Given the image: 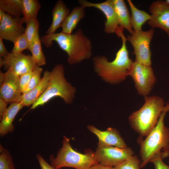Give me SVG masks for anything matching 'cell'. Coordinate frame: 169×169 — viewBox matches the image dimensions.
<instances>
[{
    "label": "cell",
    "mask_w": 169,
    "mask_h": 169,
    "mask_svg": "<svg viewBox=\"0 0 169 169\" xmlns=\"http://www.w3.org/2000/svg\"><path fill=\"white\" fill-rule=\"evenodd\" d=\"M133 79L139 95L148 96L156 82V78L151 66L134 61L130 75Z\"/></svg>",
    "instance_id": "obj_8"
},
{
    "label": "cell",
    "mask_w": 169,
    "mask_h": 169,
    "mask_svg": "<svg viewBox=\"0 0 169 169\" xmlns=\"http://www.w3.org/2000/svg\"><path fill=\"white\" fill-rule=\"evenodd\" d=\"M47 48L56 42L60 48L68 54L67 60L69 64L78 63L90 59L92 55V46L90 40L85 35L82 30L79 29L74 34H67L61 32L45 34L40 38Z\"/></svg>",
    "instance_id": "obj_2"
},
{
    "label": "cell",
    "mask_w": 169,
    "mask_h": 169,
    "mask_svg": "<svg viewBox=\"0 0 169 169\" xmlns=\"http://www.w3.org/2000/svg\"><path fill=\"white\" fill-rule=\"evenodd\" d=\"M141 161L136 156H133L121 164L114 167V169H140Z\"/></svg>",
    "instance_id": "obj_29"
},
{
    "label": "cell",
    "mask_w": 169,
    "mask_h": 169,
    "mask_svg": "<svg viewBox=\"0 0 169 169\" xmlns=\"http://www.w3.org/2000/svg\"><path fill=\"white\" fill-rule=\"evenodd\" d=\"M0 9L13 17L23 14L22 0H0Z\"/></svg>",
    "instance_id": "obj_23"
},
{
    "label": "cell",
    "mask_w": 169,
    "mask_h": 169,
    "mask_svg": "<svg viewBox=\"0 0 169 169\" xmlns=\"http://www.w3.org/2000/svg\"><path fill=\"white\" fill-rule=\"evenodd\" d=\"M24 23L23 17H12L4 12L0 20V38L13 43L25 33Z\"/></svg>",
    "instance_id": "obj_13"
},
{
    "label": "cell",
    "mask_w": 169,
    "mask_h": 169,
    "mask_svg": "<svg viewBox=\"0 0 169 169\" xmlns=\"http://www.w3.org/2000/svg\"><path fill=\"white\" fill-rule=\"evenodd\" d=\"M84 8L80 6L73 8L60 26L62 28V33L67 34H72L80 20L84 17Z\"/></svg>",
    "instance_id": "obj_19"
},
{
    "label": "cell",
    "mask_w": 169,
    "mask_h": 169,
    "mask_svg": "<svg viewBox=\"0 0 169 169\" xmlns=\"http://www.w3.org/2000/svg\"><path fill=\"white\" fill-rule=\"evenodd\" d=\"M23 107L20 102H14L11 103L8 108L0 123V135L2 137L14 131L13 121L18 113Z\"/></svg>",
    "instance_id": "obj_17"
},
{
    "label": "cell",
    "mask_w": 169,
    "mask_h": 169,
    "mask_svg": "<svg viewBox=\"0 0 169 169\" xmlns=\"http://www.w3.org/2000/svg\"><path fill=\"white\" fill-rule=\"evenodd\" d=\"M163 159L161 156H158L152 159L150 162L153 164L155 169H169V166L164 163Z\"/></svg>",
    "instance_id": "obj_31"
},
{
    "label": "cell",
    "mask_w": 169,
    "mask_h": 169,
    "mask_svg": "<svg viewBox=\"0 0 169 169\" xmlns=\"http://www.w3.org/2000/svg\"><path fill=\"white\" fill-rule=\"evenodd\" d=\"M94 153L99 163L112 167L123 162L134 154L133 151L129 147L119 148L112 146L97 147Z\"/></svg>",
    "instance_id": "obj_9"
},
{
    "label": "cell",
    "mask_w": 169,
    "mask_h": 169,
    "mask_svg": "<svg viewBox=\"0 0 169 169\" xmlns=\"http://www.w3.org/2000/svg\"><path fill=\"white\" fill-rule=\"evenodd\" d=\"M7 103L1 98H0V119L1 120L5 114L8 108Z\"/></svg>",
    "instance_id": "obj_33"
},
{
    "label": "cell",
    "mask_w": 169,
    "mask_h": 169,
    "mask_svg": "<svg viewBox=\"0 0 169 169\" xmlns=\"http://www.w3.org/2000/svg\"><path fill=\"white\" fill-rule=\"evenodd\" d=\"M23 17L26 23L30 20L36 19L41 5L38 0H22Z\"/></svg>",
    "instance_id": "obj_22"
},
{
    "label": "cell",
    "mask_w": 169,
    "mask_h": 169,
    "mask_svg": "<svg viewBox=\"0 0 169 169\" xmlns=\"http://www.w3.org/2000/svg\"><path fill=\"white\" fill-rule=\"evenodd\" d=\"M144 99L142 107L129 117L131 127L141 136H146L155 126L165 107L164 99L161 97L146 96Z\"/></svg>",
    "instance_id": "obj_4"
},
{
    "label": "cell",
    "mask_w": 169,
    "mask_h": 169,
    "mask_svg": "<svg viewBox=\"0 0 169 169\" xmlns=\"http://www.w3.org/2000/svg\"><path fill=\"white\" fill-rule=\"evenodd\" d=\"M75 88L65 78L63 65H56L50 72L47 87L45 91L31 106L34 109L56 97L62 98L67 104H71L74 97Z\"/></svg>",
    "instance_id": "obj_5"
},
{
    "label": "cell",
    "mask_w": 169,
    "mask_h": 169,
    "mask_svg": "<svg viewBox=\"0 0 169 169\" xmlns=\"http://www.w3.org/2000/svg\"><path fill=\"white\" fill-rule=\"evenodd\" d=\"M41 41L38 32L37 33L33 45L30 51L36 65L38 66L46 64V59L43 52Z\"/></svg>",
    "instance_id": "obj_24"
},
{
    "label": "cell",
    "mask_w": 169,
    "mask_h": 169,
    "mask_svg": "<svg viewBox=\"0 0 169 169\" xmlns=\"http://www.w3.org/2000/svg\"><path fill=\"white\" fill-rule=\"evenodd\" d=\"M41 169H55L50 165H49L39 154L36 155Z\"/></svg>",
    "instance_id": "obj_32"
},
{
    "label": "cell",
    "mask_w": 169,
    "mask_h": 169,
    "mask_svg": "<svg viewBox=\"0 0 169 169\" xmlns=\"http://www.w3.org/2000/svg\"><path fill=\"white\" fill-rule=\"evenodd\" d=\"M123 31L119 29L115 33L121 38L122 44L113 61H109L105 56L102 55L95 56L93 59L95 72L102 80L112 84H118L129 76L134 62L129 57L126 45L127 40Z\"/></svg>",
    "instance_id": "obj_1"
},
{
    "label": "cell",
    "mask_w": 169,
    "mask_h": 169,
    "mask_svg": "<svg viewBox=\"0 0 169 169\" xmlns=\"http://www.w3.org/2000/svg\"><path fill=\"white\" fill-rule=\"evenodd\" d=\"M0 169H15L9 152L1 145H0Z\"/></svg>",
    "instance_id": "obj_26"
},
{
    "label": "cell",
    "mask_w": 169,
    "mask_h": 169,
    "mask_svg": "<svg viewBox=\"0 0 169 169\" xmlns=\"http://www.w3.org/2000/svg\"><path fill=\"white\" fill-rule=\"evenodd\" d=\"M89 169H114V168L112 166H104L98 163L92 165Z\"/></svg>",
    "instance_id": "obj_35"
},
{
    "label": "cell",
    "mask_w": 169,
    "mask_h": 169,
    "mask_svg": "<svg viewBox=\"0 0 169 169\" xmlns=\"http://www.w3.org/2000/svg\"><path fill=\"white\" fill-rule=\"evenodd\" d=\"M79 4L84 8L94 7L102 12L106 20L104 24V31L107 33H115L119 27V19L114 5L113 0H107L99 3H93L85 0L78 1Z\"/></svg>",
    "instance_id": "obj_12"
},
{
    "label": "cell",
    "mask_w": 169,
    "mask_h": 169,
    "mask_svg": "<svg viewBox=\"0 0 169 169\" xmlns=\"http://www.w3.org/2000/svg\"><path fill=\"white\" fill-rule=\"evenodd\" d=\"M150 19L147 23L152 28H158L165 32L169 38V3L166 1L157 0L149 7Z\"/></svg>",
    "instance_id": "obj_14"
},
{
    "label": "cell",
    "mask_w": 169,
    "mask_h": 169,
    "mask_svg": "<svg viewBox=\"0 0 169 169\" xmlns=\"http://www.w3.org/2000/svg\"><path fill=\"white\" fill-rule=\"evenodd\" d=\"M70 139L64 136L62 148L54 158L51 155L50 165L55 169L70 167L75 169H89L92 165L99 163L94 153L91 150H86L85 154L78 152L73 149L69 143Z\"/></svg>",
    "instance_id": "obj_6"
},
{
    "label": "cell",
    "mask_w": 169,
    "mask_h": 169,
    "mask_svg": "<svg viewBox=\"0 0 169 169\" xmlns=\"http://www.w3.org/2000/svg\"><path fill=\"white\" fill-rule=\"evenodd\" d=\"M33 70H30L19 76V86L22 94L28 85L32 74Z\"/></svg>",
    "instance_id": "obj_30"
},
{
    "label": "cell",
    "mask_w": 169,
    "mask_h": 169,
    "mask_svg": "<svg viewBox=\"0 0 169 169\" xmlns=\"http://www.w3.org/2000/svg\"><path fill=\"white\" fill-rule=\"evenodd\" d=\"M20 77L11 69L4 73L0 72V98L7 103L16 102L21 96Z\"/></svg>",
    "instance_id": "obj_11"
},
{
    "label": "cell",
    "mask_w": 169,
    "mask_h": 169,
    "mask_svg": "<svg viewBox=\"0 0 169 169\" xmlns=\"http://www.w3.org/2000/svg\"><path fill=\"white\" fill-rule=\"evenodd\" d=\"M36 65L32 55L23 54L9 52L5 56L0 57V67L3 66L7 70L11 69L17 75L20 76L33 70Z\"/></svg>",
    "instance_id": "obj_10"
},
{
    "label": "cell",
    "mask_w": 169,
    "mask_h": 169,
    "mask_svg": "<svg viewBox=\"0 0 169 169\" xmlns=\"http://www.w3.org/2000/svg\"><path fill=\"white\" fill-rule=\"evenodd\" d=\"M13 43L14 45L12 53L20 54L25 50H29V43L25 33L17 38Z\"/></svg>",
    "instance_id": "obj_27"
},
{
    "label": "cell",
    "mask_w": 169,
    "mask_h": 169,
    "mask_svg": "<svg viewBox=\"0 0 169 169\" xmlns=\"http://www.w3.org/2000/svg\"><path fill=\"white\" fill-rule=\"evenodd\" d=\"M154 32L153 29L146 31L141 30L134 31L131 34L127 35V40L134 49L132 54L135 56V61L147 66H151L150 44Z\"/></svg>",
    "instance_id": "obj_7"
},
{
    "label": "cell",
    "mask_w": 169,
    "mask_h": 169,
    "mask_svg": "<svg viewBox=\"0 0 169 169\" xmlns=\"http://www.w3.org/2000/svg\"><path fill=\"white\" fill-rule=\"evenodd\" d=\"M113 2L119 19V28L126 29L131 34L134 31L131 24V15L124 1L113 0Z\"/></svg>",
    "instance_id": "obj_20"
},
{
    "label": "cell",
    "mask_w": 169,
    "mask_h": 169,
    "mask_svg": "<svg viewBox=\"0 0 169 169\" xmlns=\"http://www.w3.org/2000/svg\"><path fill=\"white\" fill-rule=\"evenodd\" d=\"M39 22L37 19H32L26 23L25 34L29 45V50L30 51L37 33L38 32Z\"/></svg>",
    "instance_id": "obj_25"
},
{
    "label": "cell",
    "mask_w": 169,
    "mask_h": 169,
    "mask_svg": "<svg viewBox=\"0 0 169 169\" xmlns=\"http://www.w3.org/2000/svg\"><path fill=\"white\" fill-rule=\"evenodd\" d=\"M169 111V103L165 106L155 126L144 140L140 138L138 142L141 148L140 153L141 161L140 168H143L155 157L161 156L163 159L169 156V129L164 125V119Z\"/></svg>",
    "instance_id": "obj_3"
},
{
    "label": "cell",
    "mask_w": 169,
    "mask_h": 169,
    "mask_svg": "<svg viewBox=\"0 0 169 169\" xmlns=\"http://www.w3.org/2000/svg\"><path fill=\"white\" fill-rule=\"evenodd\" d=\"M42 71L43 69L40 66H36L33 71L32 74L28 85L23 94L28 92L39 83L41 79V74Z\"/></svg>",
    "instance_id": "obj_28"
},
{
    "label": "cell",
    "mask_w": 169,
    "mask_h": 169,
    "mask_svg": "<svg viewBox=\"0 0 169 169\" xmlns=\"http://www.w3.org/2000/svg\"><path fill=\"white\" fill-rule=\"evenodd\" d=\"M131 15V24L133 31L141 30L143 25L151 18V15L145 11L139 9L131 0H127Z\"/></svg>",
    "instance_id": "obj_21"
},
{
    "label": "cell",
    "mask_w": 169,
    "mask_h": 169,
    "mask_svg": "<svg viewBox=\"0 0 169 169\" xmlns=\"http://www.w3.org/2000/svg\"><path fill=\"white\" fill-rule=\"evenodd\" d=\"M52 21L49 28L45 32L46 34L55 33L66 17L69 14V9L62 0L57 1L52 10Z\"/></svg>",
    "instance_id": "obj_18"
},
{
    "label": "cell",
    "mask_w": 169,
    "mask_h": 169,
    "mask_svg": "<svg viewBox=\"0 0 169 169\" xmlns=\"http://www.w3.org/2000/svg\"><path fill=\"white\" fill-rule=\"evenodd\" d=\"M88 129L98 137V147L115 146L119 148L127 147L119 132L115 128H108L105 131H100L92 125H89Z\"/></svg>",
    "instance_id": "obj_15"
},
{
    "label": "cell",
    "mask_w": 169,
    "mask_h": 169,
    "mask_svg": "<svg viewBox=\"0 0 169 169\" xmlns=\"http://www.w3.org/2000/svg\"><path fill=\"white\" fill-rule=\"evenodd\" d=\"M50 72L44 71L39 83L28 92L22 94L16 102H20L24 106L29 107L38 100L46 90L49 79Z\"/></svg>",
    "instance_id": "obj_16"
},
{
    "label": "cell",
    "mask_w": 169,
    "mask_h": 169,
    "mask_svg": "<svg viewBox=\"0 0 169 169\" xmlns=\"http://www.w3.org/2000/svg\"><path fill=\"white\" fill-rule=\"evenodd\" d=\"M9 53L5 48L3 42V39L0 38V55L3 57L8 55Z\"/></svg>",
    "instance_id": "obj_34"
},
{
    "label": "cell",
    "mask_w": 169,
    "mask_h": 169,
    "mask_svg": "<svg viewBox=\"0 0 169 169\" xmlns=\"http://www.w3.org/2000/svg\"><path fill=\"white\" fill-rule=\"evenodd\" d=\"M166 1L167 3H169V0H166Z\"/></svg>",
    "instance_id": "obj_36"
}]
</instances>
